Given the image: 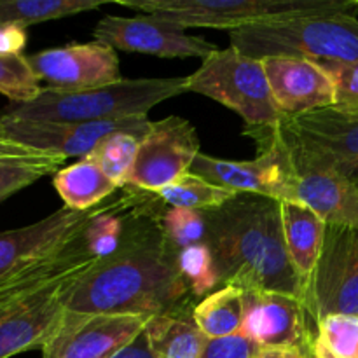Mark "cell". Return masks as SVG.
Masks as SVG:
<instances>
[{
	"label": "cell",
	"mask_w": 358,
	"mask_h": 358,
	"mask_svg": "<svg viewBox=\"0 0 358 358\" xmlns=\"http://www.w3.org/2000/svg\"><path fill=\"white\" fill-rule=\"evenodd\" d=\"M159 205L147 192L129 213L121 248L80 275L63 292L66 311L84 315H185L194 299L180 276L177 248L161 226Z\"/></svg>",
	"instance_id": "6da1fadb"
},
{
	"label": "cell",
	"mask_w": 358,
	"mask_h": 358,
	"mask_svg": "<svg viewBox=\"0 0 358 358\" xmlns=\"http://www.w3.org/2000/svg\"><path fill=\"white\" fill-rule=\"evenodd\" d=\"M201 213L220 285L273 290L303 301L299 276L287 254L278 201L238 194L226 205Z\"/></svg>",
	"instance_id": "7a4b0ae2"
},
{
	"label": "cell",
	"mask_w": 358,
	"mask_h": 358,
	"mask_svg": "<svg viewBox=\"0 0 358 358\" xmlns=\"http://www.w3.org/2000/svg\"><path fill=\"white\" fill-rule=\"evenodd\" d=\"M96 261L80 236L69 250L0 287V358L44 348L66 313L63 292Z\"/></svg>",
	"instance_id": "3957f363"
},
{
	"label": "cell",
	"mask_w": 358,
	"mask_h": 358,
	"mask_svg": "<svg viewBox=\"0 0 358 358\" xmlns=\"http://www.w3.org/2000/svg\"><path fill=\"white\" fill-rule=\"evenodd\" d=\"M187 93V77L121 79L86 91H59L42 86L30 103H10L0 119L24 122H91L147 115L161 101Z\"/></svg>",
	"instance_id": "277c9868"
},
{
	"label": "cell",
	"mask_w": 358,
	"mask_h": 358,
	"mask_svg": "<svg viewBox=\"0 0 358 358\" xmlns=\"http://www.w3.org/2000/svg\"><path fill=\"white\" fill-rule=\"evenodd\" d=\"M231 45L252 58L292 56L313 62L358 59V20L353 14H297L229 31Z\"/></svg>",
	"instance_id": "5b68a950"
},
{
	"label": "cell",
	"mask_w": 358,
	"mask_h": 358,
	"mask_svg": "<svg viewBox=\"0 0 358 358\" xmlns=\"http://www.w3.org/2000/svg\"><path fill=\"white\" fill-rule=\"evenodd\" d=\"M187 91L205 94L236 112L245 121V135L259 150L278 135L283 115L275 103L262 59L243 55L233 45L219 49L187 77Z\"/></svg>",
	"instance_id": "8992f818"
},
{
	"label": "cell",
	"mask_w": 358,
	"mask_h": 358,
	"mask_svg": "<svg viewBox=\"0 0 358 358\" xmlns=\"http://www.w3.org/2000/svg\"><path fill=\"white\" fill-rule=\"evenodd\" d=\"M119 6L180 28L238 30L261 21L297 14L343 13L357 16L358 2L350 0H119Z\"/></svg>",
	"instance_id": "52a82bcc"
},
{
	"label": "cell",
	"mask_w": 358,
	"mask_h": 358,
	"mask_svg": "<svg viewBox=\"0 0 358 358\" xmlns=\"http://www.w3.org/2000/svg\"><path fill=\"white\" fill-rule=\"evenodd\" d=\"M280 135L296 161L338 171L358 184V112L327 107L283 117Z\"/></svg>",
	"instance_id": "ba28073f"
},
{
	"label": "cell",
	"mask_w": 358,
	"mask_h": 358,
	"mask_svg": "<svg viewBox=\"0 0 358 358\" xmlns=\"http://www.w3.org/2000/svg\"><path fill=\"white\" fill-rule=\"evenodd\" d=\"M110 199L91 210H72L63 205L38 222L0 233V287L69 250Z\"/></svg>",
	"instance_id": "9c48e42d"
},
{
	"label": "cell",
	"mask_w": 358,
	"mask_h": 358,
	"mask_svg": "<svg viewBox=\"0 0 358 358\" xmlns=\"http://www.w3.org/2000/svg\"><path fill=\"white\" fill-rule=\"evenodd\" d=\"M304 306L315 331L329 315H358V229L327 224Z\"/></svg>",
	"instance_id": "30bf717a"
},
{
	"label": "cell",
	"mask_w": 358,
	"mask_h": 358,
	"mask_svg": "<svg viewBox=\"0 0 358 358\" xmlns=\"http://www.w3.org/2000/svg\"><path fill=\"white\" fill-rule=\"evenodd\" d=\"M191 171L240 194L264 196L278 203H297L296 166L280 131L269 145L259 150L255 159L227 161L199 152Z\"/></svg>",
	"instance_id": "8fae6325"
},
{
	"label": "cell",
	"mask_w": 358,
	"mask_h": 358,
	"mask_svg": "<svg viewBox=\"0 0 358 358\" xmlns=\"http://www.w3.org/2000/svg\"><path fill=\"white\" fill-rule=\"evenodd\" d=\"M198 154V133L187 119L170 115L154 121L150 131L140 142L128 185L156 194L191 171Z\"/></svg>",
	"instance_id": "7c38bea8"
},
{
	"label": "cell",
	"mask_w": 358,
	"mask_h": 358,
	"mask_svg": "<svg viewBox=\"0 0 358 358\" xmlns=\"http://www.w3.org/2000/svg\"><path fill=\"white\" fill-rule=\"evenodd\" d=\"M145 315H84L66 311L42 358H112L147 327Z\"/></svg>",
	"instance_id": "4fadbf2b"
},
{
	"label": "cell",
	"mask_w": 358,
	"mask_h": 358,
	"mask_svg": "<svg viewBox=\"0 0 358 358\" xmlns=\"http://www.w3.org/2000/svg\"><path fill=\"white\" fill-rule=\"evenodd\" d=\"M7 135L23 145L59 157H86L107 136L126 131L142 140L152 128L147 115L91 122H24L0 119Z\"/></svg>",
	"instance_id": "5bb4252c"
},
{
	"label": "cell",
	"mask_w": 358,
	"mask_h": 358,
	"mask_svg": "<svg viewBox=\"0 0 358 358\" xmlns=\"http://www.w3.org/2000/svg\"><path fill=\"white\" fill-rule=\"evenodd\" d=\"M94 41L112 49L159 56V58H208L219 51L203 37L185 34L184 28L152 16H105L93 30Z\"/></svg>",
	"instance_id": "9a60e30c"
},
{
	"label": "cell",
	"mask_w": 358,
	"mask_h": 358,
	"mask_svg": "<svg viewBox=\"0 0 358 358\" xmlns=\"http://www.w3.org/2000/svg\"><path fill=\"white\" fill-rule=\"evenodd\" d=\"M27 58L38 80L52 90H96L122 79L115 49L98 41L45 49Z\"/></svg>",
	"instance_id": "2e32d148"
},
{
	"label": "cell",
	"mask_w": 358,
	"mask_h": 358,
	"mask_svg": "<svg viewBox=\"0 0 358 358\" xmlns=\"http://www.w3.org/2000/svg\"><path fill=\"white\" fill-rule=\"evenodd\" d=\"M240 334L259 346H296L311 350L315 325L303 301L273 290H243Z\"/></svg>",
	"instance_id": "e0dca14e"
},
{
	"label": "cell",
	"mask_w": 358,
	"mask_h": 358,
	"mask_svg": "<svg viewBox=\"0 0 358 358\" xmlns=\"http://www.w3.org/2000/svg\"><path fill=\"white\" fill-rule=\"evenodd\" d=\"M262 63L283 117H297L336 103L334 84L320 63L292 56H273Z\"/></svg>",
	"instance_id": "ac0fdd59"
},
{
	"label": "cell",
	"mask_w": 358,
	"mask_h": 358,
	"mask_svg": "<svg viewBox=\"0 0 358 358\" xmlns=\"http://www.w3.org/2000/svg\"><path fill=\"white\" fill-rule=\"evenodd\" d=\"M294 166L297 203L313 210L325 224L358 229V184L327 168L296 159Z\"/></svg>",
	"instance_id": "d6986e66"
},
{
	"label": "cell",
	"mask_w": 358,
	"mask_h": 358,
	"mask_svg": "<svg viewBox=\"0 0 358 358\" xmlns=\"http://www.w3.org/2000/svg\"><path fill=\"white\" fill-rule=\"evenodd\" d=\"M280 213H282L287 254L299 276L304 303L308 283L313 276L322 247H324L327 224L313 210L301 203H280Z\"/></svg>",
	"instance_id": "ffe728a7"
},
{
	"label": "cell",
	"mask_w": 358,
	"mask_h": 358,
	"mask_svg": "<svg viewBox=\"0 0 358 358\" xmlns=\"http://www.w3.org/2000/svg\"><path fill=\"white\" fill-rule=\"evenodd\" d=\"M52 185L65 206L72 210L96 208L121 191L87 156L56 171Z\"/></svg>",
	"instance_id": "44dd1931"
},
{
	"label": "cell",
	"mask_w": 358,
	"mask_h": 358,
	"mask_svg": "<svg viewBox=\"0 0 358 358\" xmlns=\"http://www.w3.org/2000/svg\"><path fill=\"white\" fill-rule=\"evenodd\" d=\"M154 358H201L210 339L185 315H156L145 327Z\"/></svg>",
	"instance_id": "7402d4cb"
},
{
	"label": "cell",
	"mask_w": 358,
	"mask_h": 358,
	"mask_svg": "<svg viewBox=\"0 0 358 358\" xmlns=\"http://www.w3.org/2000/svg\"><path fill=\"white\" fill-rule=\"evenodd\" d=\"M192 320L208 339L238 334L243 322V290L233 285L213 290L196 304Z\"/></svg>",
	"instance_id": "603a6c76"
},
{
	"label": "cell",
	"mask_w": 358,
	"mask_h": 358,
	"mask_svg": "<svg viewBox=\"0 0 358 358\" xmlns=\"http://www.w3.org/2000/svg\"><path fill=\"white\" fill-rule=\"evenodd\" d=\"M240 192L229 191L220 185L212 184L206 178L187 171L170 185L156 192L157 198L170 208H185L205 212V210L219 208L227 201L234 199Z\"/></svg>",
	"instance_id": "cb8c5ba5"
},
{
	"label": "cell",
	"mask_w": 358,
	"mask_h": 358,
	"mask_svg": "<svg viewBox=\"0 0 358 358\" xmlns=\"http://www.w3.org/2000/svg\"><path fill=\"white\" fill-rule=\"evenodd\" d=\"M103 3V0H0V24L27 28L42 21L94 10Z\"/></svg>",
	"instance_id": "d4e9b609"
},
{
	"label": "cell",
	"mask_w": 358,
	"mask_h": 358,
	"mask_svg": "<svg viewBox=\"0 0 358 358\" xmlns=\"http://www.w3.org/2000/svg\"><path fill=\"white\" fill-rule=\"evenodd\" d=\"M313 358H358V315H329L317 324Z\"/></svg>",
	"instance_id": "484cf974"
},
{
	"label": "cell",
	"mask_w": 358,
	"mask_h": 358,
	"mask_svg": "<svg viewBox=\"0 0 358 358\" xmlns=\"http://www.w3.org/2000/svg\"><path fill=\"white\" fill-rule=\"evenodd\" d=\"M142 140L126 131L107 136L87 157L101 168L119 189L128 187Z\"/></svg>",
	"instance_id": "4316f807"
},
{
	"label": "cell",
	"mask_w": 358,
	"mask_h": 358,
	"mask_svg": "<svg viewBox=\"0 0 358 358\" xmlns=\"http://www.w3.org/2000/svg\"><path fill=\"white\" fill-rule=\"evenodd\" d=\"M177 266L192 297H203L220 285L219 269L213 259L212 248L206 241L180 248L177 252Z\"/></svg>",
	"instance_id": "83f0119b"
},
{
	"label": "cell",
	"mask_w": 358,
	"mask_h": 358,
	"mask_svg": "<svg viewBox=\"0 0 358 358\" xmlns=\"http://www.w3.org/2000/svg\"><path fill=\"white\" fill-rule=\"evenodd\" d=\"M63 161H65V157L42 156L35 157V159L0 163V203L9 196L16 194L21 189L35 184L45 175L62 170Z\"/></svg>",
	"instance_id": "f1b7e54d"
},
{
	"label": "cell",
	"mask_w": 358,
	"mask_h": 358,
	"mask_svg": "<svg viewBox=\"0 0 358 358\" xmlns=\"http://www.w3.org/2000/svg\"><path fill=\"white\" fill-rule=\"evenodd\" d=\"M42 86L34 69L23 55H0V93L10 103H30L41 93Z\"/></svg>",
	"instance_id": "f546056e"
},
{
	"label": "cell",
	"mask_w": 358,
	"mask_h": 358,
	"mask_svg": "<svg viewBox=\"0 0 358 358\" xmlns=\"http://www.w3.org/2000/svg\"><path fill=\"white\" fill-rule=\"evenodd\" d=\"M161 226L177 250L203 243L206 240V222L203 213L196 210L166 206L161 215Z\"/></svg>",
	"instance_id": "4dcf8cb0"
},
{
	"label": "cell",
	"mask_w": 358,
	"mask_h": 358,
	"mask_svg": "<svg viewBox=\"0 0 358 358\" xmlns=\"http://www.w3.org/2000/svg\"><path fill=\"white\" fill-rule=\"evenodd\" d=\"M331 76L336 91V107L346 114L358 112V59L350 63L317 62Z\"/></svg>",
	"instance_id": "1f68e13d"
},
{
	"label": "cell",
	"mask_w": 358,
	"mask_h": 358,
	"mask_svg": "<svg viewBox=\"0 0 358 358\" xmlns=\"http://www.w3.org/2000/svg\"><path fill=\"white\" fill-rule=\"evenodd\" d=\"M261 346L240 332L227 338L210 339L201 358H254Z\"/></svg>",
	"instance_id": "d6a6232c"
},
{
	"label": "cell",
	"mask_w": 358,
	"mask_h": 358,
	"mask_svg": "<svg viewBox=\"0 0 358 358\" xmlns=\"http://www.w3.org/2000/svg\"><path fill=\"white\" fill-rule=\"evenodd\" d=\"M51 156V154L41 152L31 147L23 145V143L16 142L7 135L3 129L2 121H0V163H7V161H23V159H35V157Z\"/></svg>",
	"instance_id": "836d02e7"
},
{
	"label": "cell",
	"mask_w": 358,
	"mask_h": 358,
	"mask_svg": "<svg viewBox=\"0 0 358 358\" xmlns=\"http://www.w3.org/2000/svg\"><path fill=\"white\" fill-rule=\"evenodd\" d=\"M27 28L17 24H0V55H21L27 45Z\"/></svg>",
	"instance_id": "e575fe53"
},
{
	"label": "cell",
	"mask_w": 358,
	"mask_h": 358,
	"mask_svg": "<svg viewBox=\"0 0 358 358\" xmlns=\"http://www.w3.org/2000/svg\"><path fill=\"white\" fill-rule=\"evenodd\" d=\"M254 358H313L311 350L296 346H261Z\"/></svg>",
	"instance_id": "d590c367"
},
{
	"label": "cell",
	"mask_w": 358,
	"mask_h": 358,
	"mask_svg": "<svg viewBox=\"0 0 358 358\" xmlns=\"http://www.w3.org/2000/svg\"><path fill=\"white\" fill-rule=\"evenodd\" d=\"M112 358H154L152 352L149 348V341H147L145 331L131 343L126 348H122L121 352L115 353Z\"/></svg>",
	"instance_id": "8d00e7d4"
}]
</instances>
